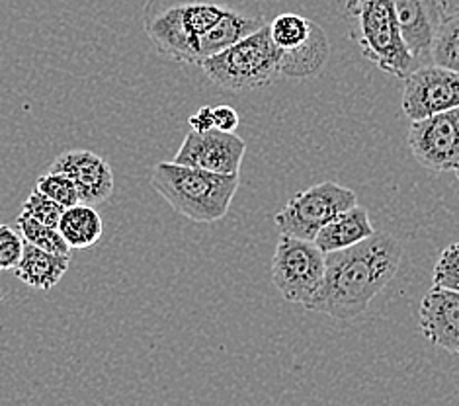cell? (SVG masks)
Wrapping results in <instances>:
<instances>
[{
	"label": "cell",
	"instance_id": "cell-1",
	"mask_svg": "<svg viewBox=\"0 0 459 406\" xmlns=\"http://www.w3.org/2000/svg\"><path fill=\"white\" fill-rule=\"evenodd\" d=\"M266 26L258 0H147L143 30L160 55L198 65Z\"/></svg>",
	"mask_w": 459,
	"mask_h": 406
},
{
	"label": "cell",
	"instance_id": "cell-2",
	"mask_svg": "<svg viewBox=\"0 0 459 406\" xmlns=\"http://www.w3.org/2000/svg\"><path fill=\"white\" fill-rule=\"evenodd\" d=\"M401 258L399 240L389 233H374L354 246L326 252L323 285L305 309L338 321L359 316L395 278Z\"/></svg>",
	"mask_w": 459,
	"mask_h": 406
},
{
	"label": "cell",
	"instance_id": "cell-3",
	"mask_svg": "<svg viewBox=\"0 0 459 406\" xmlns=\"http://www.w3.org/2000/svg\"><path fill=\"white\" fill-rule=\"evenodd\" d=\"M151 186L182 217L194 223L220 221L238 190V174H220L178 162H159Z\"/></svg>",
	"mask_w": 459,
	"mask_h": 406
},
{
	"label": "cell",
	"instance_id": "cell-4",
	"mask_svg": "<svg viewBox=\"0 0 459 406\" xmlns=\"http://www.w3.org/2000/svg\"><path fill=\"white\" fill-rule=\"evenodd\" d=\"M213 84L227 91L266 89L280 79V49L268 24L200 63Z\"/></svg>",
	"mask_w": 459,
	"mask_h": 406
},
{
	"label": "cell",
	"instance_id": "cell-5",
	"mask_svg": "<svg viewBox=\"0 0 459 406\" xmlns=\"http://www.w3.org/2000/svg\"><path fill=\"white\" fill-rule=\"evenodd\" d=\"M344 14L356 22L352 38L368 61L395 79L411 73L414 57L401 36L393 0H348Z\"/></svg>",
	"mask_w": 459,
	"mask_h": 406
},
{
	"label": "cell",
	"instance_id": "cell-6",
	"mask_svg": "<svg viewBox=\"0 0 459 406\" xmlns=\"http://www.w3.org/2000/svg\"><path fill=\"white\" fill-rule=\"evenodd\" d=\"M270 276L281 298L307 305L325 278V252L315 240L281 235L270 264Z\"/></svg>",
	"mask_w": 459,
	"mask_h": 406
},
{
	"label": "cell",
	"instance_id": "cell-7",
	"mask_svg": "<svg viewBox=\"0 0 459 406\" xmlns=\"http://www.w3.org/2000/svg\"><path fill=\"white\" fill-rule=\"evenodd\" d=\"M358 203L356 194L336 182H323L295 194L276 213L280 235L313 240L333 219Z\"/></svg>",
	"mask_w": 459,
	"mask_h": 406
},
{
	"label": "cell",
	"instance_id": "cell-8",
	"mask_svg": "<svg viewBox=\"0 0 459 406\" xmlns=\"http://www.w3.org/2000/svg\"><path fill=\"white\" fill-rule=\"evenodd\" d=\"M409 149L424 168L455 172L459 168V106L412 122Z\"/></svg>",
	"mask_w": 459,
	"mask_h": 406
},
{
	"label": "cell",
	"instance_id": "cell-9",
	"mask_svg": "<svg viewBox=\"0 0 459 406\" xmlns=\"http://www.w3.org/2000/svg\"><path fill=\"white\" fill-rule=\"evenodd\" d=\"M459 106V73L429 65L404 76L403 112L411 122Z\"/></svg>",
	"mask_w": 459,
	"mask_h": 406
},
{
	"label": "cell",
	"instance_id": "cell-10",
	"mask_svg": "<svg viewBox=\"0 0 459 406\" xmlns=\"http://www.w3.org/2000/svg\"><path fill=\"white\" fill-rule=\"evenodd\" d=\"M245 151L247 143L235 131L229 134L217 127L205 131L192 129L174 155V162L220 174H238Z\"/></svg>",
	"mask_w": 459,
	"mask_h": 406
},
{
	"label": "cell",
	"instance_id": "cell-11",
	"mask_svg": "<svg viewBox=\"0 0 459 406\" xmlns=\"http://www.w3.org/2000/svg\"><path fill=\"white\" fill-rule=\"evenodd\" d=\"M49 170L65 174L79 190L81 203L102 205L114 194V170L110 162L92 151H65L53 160Z\"/></svg>",
	"mask_w": 459,
	"mask_h": 406
},
{
	"label": "cell",
	"instance_id": "cell-12",
	"mask_svg": "<svg viewBox=\"0 0 459 406\" xmlns=\"http://www.w3.org/2000/svg\"><path fill=\"white\" fill-rule=\"evenodd\" d=\"M419 323L429 342L459 356V291L434 285L420 303Z\"/></svg>",
	"mask_w": 459,
	"mask_h": 406
},
{
	"label": "cell",
	"instance_id": "cell-13",
	"mask_svg": "<svg viewBox=\"0 0 459 406\" xmlns=\"http://www.w3.org/2000/svg\"><path fill=\"white\" fill-rule=\"evenodd\" d=\"M401 36L414 59L430 55L436 31L447 13L446 0H393Z\"/></svg>",
	"mask_w": 459,
	"mask_h": 406
},
{
	"label": "cell",
	"instance_id": "cell-14",
	"mask_svg": "<svg viewBox=\"0 0 459 406\" xmlns=\"http://www.w3.org/2000/svg\"><path fill=\"white\" fill-rule=\"evenodd\" d=\"M69 266L71 256L56 255V252L24 243V250H22V258L14 268V273L28 288L49 291L63 280L65 273L69 272Z\"/></svg>",
	"mask_w": 459,
	"mask_h": 406
},
{
	"label": "cell",
	"instance_id": "cell-15",
	"mask_svg": "<svg viewBox=\"0 0 459 406\" xmlns=\"http://www.w3.org/2000/svg\"><path fill=\"white\" fill-rule=\"evenodd\" d=\"M331 55V41L326 31L313 22L309 38L301 46L280 51V74L288 79H311L323 69Z\"/></svg>",
	"mask_w": 459,
	"mask_h": 406
},
{
	"label": "cell",
	"instance_id": "cell-16",
	"mask_svg": "<svg viewBox=\"0 0 459 406\" xmlns=\"http://www.w3.org/2000/svg\"><path fill=\"white\" fill-rule=\"evenodd\" d=\"M374 233L376 230L369 221L368 210L356 203L354 207L338 213L333 221L326 223L313 240L326 255V252L342 250L362 243V240L369 238Z\"/></svg>",
	"mask_w": 459,
	"mask_h": 406
},
{
	"label": "cell",
	"instance_id": "cell-17",
	"mask_svg": "<svg viewBox=\"0 0 459 406\" xmlns=\"http://www.w3.org/2000/svg\"><path fill=\"white\" fill-rule=\"evenodd\" d=\"M57 229L71 250H86L102 238L104 223L94 205L76 203L63 212Z\"/></svg>",
	"mask_w": 459,
	"mask_h": 406
},
{
	"label": "cell",
	"instance_id": "cell-18",
	"mask_svg": "<svg viewBox=\"0 0 459 406\" xmlns=\"http://www.w3.org/2000/svg\"><path fill=\"white\" fill-rule=\"evenodd\" d=\"M430 57L434 65H442V67L459 73V10L454 14L446 13L442 18L432 43Z\"/></svg>",
	"mask_w": 459,
	"mask_h": 406
},
{
	"label": "cell",
	"instance_id": "cell-19",
	"mask_svg": "<svg viewBox=\"0 0 459 406\" xmlns=\"http://www.w3.org/2000/svg\"><path fill=\"white\" fill-rule=\"evenodd\" d=\"M16 227L20 230L22 238H24V243H30L49 252H56V255L71 256V248L63 240L59 229L39 223L38 219L28 215L26 212H22L20 217L16 219Z\"/></svg>",
	"mask_w": 459,
	"mask_h": 406
},
{
	"label": "cell",
	"instance_id": "cell-20",
	"mask_svg": "<svg viewBox=\"0 0 459 406\" xmlns=\"http://www.w3.org/2000/svg\"><path fill=\"white\" fill-rule=\"evenodd\" d=\"M270 38L280 51H288L301 46V43L309 38V31L313 28V20L286 13L280 14L268 24Z\"/></svg>",
	"mask_w": 459,
	"mask_h": 406
},
{
	"label": "cell",
	"instance_id": "cell-21",
	"mask_svg": "<svg viewBox=\"0 0 459 406\" xmlns=\"http://www.w3.org/2000/svg\"><path fill=\"white\" fill-rule=\"evenodd\" d=\"M36 190L46 194L48 197H51L53 202H57L59 205H63L65 210L67 207H73L76 203H81L79 197V190L73 184V180L69 177H65L61 172L56 170H48L43 172L41 177L36 182Z\"/></svg>",
	"mask_w": 459,
	"mask_h": 406
},
{
	"label": "cell",
	"instance_id": "cell-22",
	"mask_svg": "<svg viewBox=\"0 0 459 406\" xmlns=\"http://www.w3.org/2000/svg\"><path fill=\"white\" fill-rule=\"evenodd\" d=\"M22 212H26L28 215L38 219V221L43 225L57 229L65 207L59 205L57 202H53L46 194L34 190L26 197V202L22 203Z\"/></svg>",
	"mask_w": 459,
	"mask_h": 406
},
{
	"label": "cell",
	"instance_id": "cell-23",
	"mask_svg": "<svg viewBox=\"0 0 459 406\" xmlns=\"http://www.w3.org/2000/svg\"><path fill=\"white\" fill-rule=\"evenodd\" d=\"M436 288L459 291V243H454L442 250L434 266Z\"/></svg>",
	"mask_w": 459,
	"mask_h": 406
},
{
	"label": "cell",
	"instance_id": "cell-24",
	"mask_svg": "<svg viewBox=\"0 0 459 406\" xmlns=\"http://www.w3.org/2000/svg\"><path fill=\"white\" fill-rule=\"evenodd\" d=\"M22 250H24V238H22L20 230L8 225L0 223V272L14 270L22 258Z\"/></svg>",
	"mask_w": 459,
	"mask_h": 406
},
{
	"label": "cell",
	"instance_id": "cell-25",
	"mask_svg": "<svg viewBox=\"0 0 459 406\" xmlns=\"http://www.w3.org/2000/svg\"><path fill=\"white\" fill-rule=\"evenodd\" d=\"M213 114V127L221 129V131H235L238 127V114L237 109L231 106H215L212 108Z\"/></svg>",
	"mask_w": 459,
	"mask_h": 406
},
{
	"label": "cell",
	"instance_id": "cell-26",
	"mask_svg": "<svg viewBox=\"0 0 459 406\" xmlns=\"http://www.w3.org/2000/svg\"><path fill=\"white\" fill-rule=\"evenodd\" d=\"M190 125L195 131H205L213 127V114H212V106H204L198 109V114H194L190 119Z\"/></svg>",
	"mask_w": 459,
	"mask_h": 406
},
{
	"label": "cell",
	"instance_id": "cell-27",
	"mask_svg": "<svg viewBox=\"0 0 459 406\" xmlns=\"http://www.w3.org/2000/svg\"><path fill=\"white\" fill-rule=\"evenodd\" d=\"M455 177H457V180H459V168L455 170Z\"/></svg>",
	"mask_w": 459,
	"mask_h": 406
}]
</instances>
